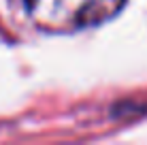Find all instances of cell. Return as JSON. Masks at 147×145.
Here are the masks:
<instances>
[{
    "instance_id": "cell-1",
    "label": "cell",
    "mask_w": 147,
    "mask_h": 145,
    "mask_svg": "<svg viewBox=\"0 0 147 145\" xmlns=\"http://www.w3.org/2000/svg\"><path fill=\"white\" fill-rule=\"evenodd\" d=\"M126 0H26L34 26L49 34H70L111 19Z\"/></svg>"
}]
</instances>
